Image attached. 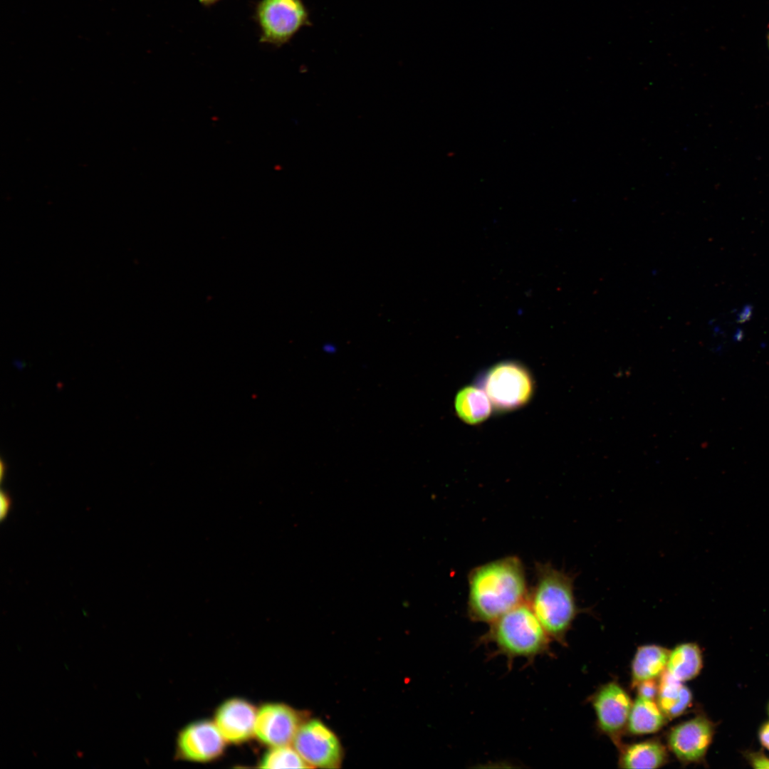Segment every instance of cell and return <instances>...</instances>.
Instances as JSON below:
<instances>
[{"label": "cell", "instance_id": "cell-1", "mask_svg": "<svg viewBox=\"0 0 769 769\" xmlns=\"http://www.w3.org/2000/svg\"><path fill=\"white\" fill-rule=\"evenodd\" d=\"M529 589L521 560L509 555L473 568L468 575L467 614L490 624L527 601Z\"/></svg>", "mask_w": 769, "mask_h": 769}, {"label": "cell", "instance_id": "cell-2", "mask_svg": "<svg viewBox=\"0 0 769 769\" xmlns=\"http://www.w3.org/2000/svg\"><path fill=\"white\" fill-rule=\"evenodd\" d=\"M535 575L526 602L551 639L565 644L581 612L575 596V576L547 563L535 564Z\"/></svg>", "mask_w": 769, "mask_h": 769}, {"label": "cell", "instance_id": "cell-3", "mask_svg": "<svg viewBox=\"0 0 769 769\" xmlns=\"http://www.w3.org/2000/svg\"><path fill=\"white\" fill-rule=\"evenodd\" d=\"M481 637L494 646L508 662L516 659L533 661L550 652L549 637L527 602L513 608L489 624Z\"/></svg>", "mask_w": 769, "mask_h": 769}, {"label": "cell", "instance_id": "cell-4", "mask_svg": "<svg viewBox=\"0 0 769 769\" xmlns=\"http://www.w3.org/2000/svg\"><path fill=\"white\" fill-rule=\"evenodd\" d=\"M499 412L516 410L532 398L535 382L528 369L518 362L505 360L484 371L476 382Z\"/></svg>", "mask_w": 769, "mask_h": 769}, {"label": "cell", "instance_id": "cell-5", "mask_svg": "<svg viewBox=\"0 0 769 769\" xmlns=\"http://www.w3.org/2000/svg\"><path fill=\"white\" fill-rule=\"evenodd\" d=\"M253 18L259 30V41L281 47L312 22L303 0H258Z\"/></svg>", "mask_w": 769, "mask_h": 769}, {"label": "cell", "instance_id": "cell-6", "mask_svg": "<svg viewBox=\"0 0 769 769\" xmlns=\"http://www.w3.org/2000/svg\"><path fill=\"white\" fill-rule=\"evenodd\" d=\"M716 729V723L700 713L671 728L667 735L668 748L683 764H703Z\"/></svg>", "mask_w": 769, "mask_h": 769}, {"label": "cell", "instance_id": "cell-7", "mask_svg": "<svg viewBox=\"0 0 769 769\" xmlns=\"http://www.w3.org/2000/svg\"><path fill=\"white\" fill-rule=\"evenodd\" d=\"M293 743L310 768H336L342 763V750L338 737L319 720L303 723Z\"/></svg>", "mask_w": 769, "mask_h": 769}, {"label": "cell", "instance_id": "cell-8", "mask_svg": "<svg viewBox=\"0 0 769 769\" xmlns=\"http://www.w3.org/2000/svg\"><path fill=\"white\" fill-rule=\"evenodd\" d=\"M632 703L627 691L615 681L601 686L592 696L598 727L616 744L627 729Z\"/></svg>", "mask_w": 769, "mask_h": 769}, {"label": "cell", "instance_id": "cell-9", "mask_svg": "<svg viewBox=\"0 0 769 769\" xmlns=\"http://www.w3.org/2000/svg\"><path fill=\"white\" fill-rule=\"evenodd\" d=\"M226 741L214 722L203 719L183 728L177 739V753L182 759L206 763L224 751Z\"/></svg>", "mask_w": 769, "mask_h": 769}, {"label": "cell", "instance_id": "cell-10", "mask_svg": "<svg viewBox=\"0 0 769 769\" xmlns=\"http://www.w3.org/2000/svg\"><path fill=\"white\" fill-rule=\"evenodd\" d=\"M302 725L299 712L282 703H267L258 709L255 736L262 743L273 746L293 742Z\"/></svg>", "mask_w": 769, "mask_h": 769}, {"label": "cell", "instance_id": "cell-11", "mask_svg": "<svg viewBox=\"0 0 769 769\" xmlns=\"http://www.w3.org/2000/svg\"><path fill=\"white\" fill-rule=\"evenodd\" d=\"M257 711L249 701L231 698L216 708L214 723L226 742L242 743L255 735Z\"/></svg>", "mask_w": 769, "mask_h": 769}, {"label": "cell", "instance_id": "cell-12", "mask_svg": "<svg viewBox=\"0 0 769 769\" xmlns=\"http://www.w3.org/2000/svg\"><path fill=\"white\" fill-rule=\"evenodd\" d=\"M668 760L665 746L658 740L650 739L622 747L618 764L622 768H659Z\"/></svg>", "mask_w": 769, "mask_h": 769}, {"label": "cell", "instance_id": "cell-13", "mask_svg": "<svg viewBox=\"0 0 769 769\" xmlns=\"http://www.w3.org/2000/svg\"><path fill=\"white\" fill-rule=\"evenodd\" d=\"M669 652L668 649L656 644L639 647L632 662V686L658 679L666 671Z\"/></svg>", "mask_w": 769, "mask_h": 769}, {"label": "cell", "instance_id": "cell-14", "mask_svg": "<svg viewBox=\"0 0 769 769\" xmlns=\"http://www.w3.org/2000/svg\"><path fill=\"white\" fill-rule=\"evenodd\" d=\"M656 702L668 719L682 715L693 702V695L684 682L671 676L666 671L659 678Z\"/></svg>", "mask_w": 769, "mask_h": 769}, {"label": "cell", "instance_id": "cell-15", "mask_svg": "<svg viewBox=\"0 0 769 769\" xmlns=\"http://www.w3.org/2000/svg\"><path fill=\"white\" fill-rule=\"evenodd\" d=\"M454 407L460 419L471 425L486 420L493 409L488 397L477 384L461 388L456 395Z\"/></svg>", "mask_w": 769, "mask_h": 769}, {"label": "cell", "instance_id": "cell-16", "mask_svg": "<svg viewBox=\"0 0 769 769\" xmlns=\"http://www.w3.org/2000/svg\"><path fill=\"white\" fill-rule=\"evenodd\" d=\"M668 718L661 710L656 700L638 696L633 701L627 729L635 736L658 732Z\"/></svg>", "mask_w": 769, "mask_h": 769}, {"label": "cell", "instance_id": "cell-17", "mask_svg": "<svg viewBox=\"0 0 769 769\" xmlns=\"http://www.w3.org/2000/svg\"><path fill=\"white\" fill-rule=\"evenodd\" d=\"M703 666V653L699 644L686 642L670 651L666 671L675 679L685 682L698 676Z\"/></svg>", "mask_w": 769, "mask_h": 769}, {"label": "cell", "instance_id": "cell-18", "mask_svg": "<svg viewBox=\"0 0 769 769\" xmlns=\"http://www.w3.org/2000/svg\"><path fill=\"white\" fill-rule=\"evenodd\" d=\"M258 764L261 768H310L295 748L288 745L271 747L263 755Z\"/></svg>", "mask_w": 769, "mask_h": 769}, {"label": "cell", "instance_id": "cell-19", "mask_svg": "<svg viewBox=\"0 0 769 769\" xmlns=\"http://www.w3.org/2000/svg\"><path fill=\"white\" fill-rule=\"evenodd\" d=\"M743 756L753 768L769 769V756L763 750H746Z\"/></svg>", "mask_w": 769, "mask_h": 769}, {"label": "cell", "instance_id": "cell-20", "mask_svg": "<svg viewBox=\"0 0 769 769\" xmlns=\"http://www.w3.org/2000/svg\"><path fill=\"white\" fill-rule=\"evenodd\" d=\"M635 688L638 696L656 699L659 689V679L644 681L638 684Z\"/></svg>", "mask_w": 769, "mask_h": 769}, {"label": "cell", "instance_id": "cell-21", "mask_svg": "<svg viewBox=\"0 0 769 769\" xmlns=\"http://www.w3.org/2000/svg\"><path fill=\"white\" fill-rule=\"evenodd\" d=\"M11 498L10 496L5 491H1L0 494V518L1 520L5 519L7 516L11 507Z\"/></svg>", "mask_w": 769, "mask_h": 769}, {"label": "cell", "instance_id": "cell-22", "mask_svg": "<svg viewBox=\"0 0 769 769\" xmlns=\"http://www.w3.org/2000/svg\"><path fill=\"white\" fill-rule=\"evenodd\" d=\"M758 738L761 746L769 751V720L760 726Z\"/></svg>", "mask_w": 769, "mask_h": 769}, {"label": "cell", "instance_id": "cell-23", "mask_svg": "<svg viewBox=\"0 0 769 769\" xmlns=\"http://www.w3.org/2000/svg\"><path fill=\"white\" fill-rule=\"evenodd\" d=\"M198 1H199L200 4H202L204 6L207 7V6H211L214 5L215 4L218 3L219 1H220L221 0H198Z\"/></svg>", "mask_w": 769, "mask_h": 769}, {"label": "cell", "instance_id": "cell-24", "mask_svg": "<svg viewBox=\"0 0 769 769\" xmlns=\"http://www.w3.org/2000/svg\"><path fill=\"white\" fill-rule=\"evenodd\" d=\"M767 38H768V47H769V32H768V37H767Z\"/></svg>", "mask_w": 769, "mask_h": 769}, {"label": "cell", "instance_id": "cell-25", "mask_svg": "<svg viewBox=\"0 0 769 769\" xmlns=\"http://www.w3.org/2000/svg\"><path fill=\"white\" fill-rule=\"evenodd\" d=\"M768 716H769V703H768Z\"/></svg>", "mask_w": 769, "mask_h": 769}]
</instances>
